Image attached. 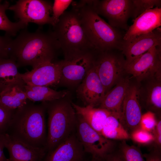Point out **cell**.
<instances>
[{"label":"cell","instance_id":"1","mask_svg":"<svg viewBox=\"0 0 161 161\" xmlns=\"http://www.w3.org/2000/svg\"><path fill=\"white\" fill-rule=\"evenodd\" d=\"M60 50L52 30L44 32L39 28L30 32L26 28L13 39L10 58L16 62L18 67L30 66L34 68L45 63L54 62Z\"/></svg>","mask_w":161,"mask_h":161},{"label":"cell","instance_id":"2","mask_svg":"<svg viewBox=\"0 0 161 161\" xmlns=\"http://www.w3.org/2000/svg\"><path fill=\"white\" fill-rule=\"evenodd\" d=\"M30 101L15 111L6 133L32 146L46 148L45 107L42 102L38 104Z\"/></svg>","mask_w":161,"mask_h":161},{"label":"cell","instance_id":"3","mask_svg":"<svg viewBox=\"0 0 161 161\" xmlns=\"http://www.w3.org/2000/svg\"><path fill=\"white\" fill-rule=\"evenodd\" d=\"M73 6L77 9L84 33L96 50L122 51L125 33L102 18L94 10L92 0L80 1Z\"/></svg>","mask_w":161,"mask_h":161},{"label":"cell","instance_id":"4","mask_svg":"<svg viewBox=\"0 0 161 161\" xmlns=\"http://www.w3.org/2000/svg\"><path fill=\"white\" fill-rule=\"evenodd\" d=\"M69 95L60 99L42 102L48 115L46 145L47 153L76 131L77 114Z\"/></svg>","mask_w":161,"mask_h":161},{"label":"cell","instance_id":"5","mask_svg":"<svg viewBox=\"0 0 161 161\" xmlns=\"http://www.w3.org/2000/svg\"><path fill=\"white\" fill-rule=\"evenodd\" d=\"M52 30L64 57L95 50L84 33L78 12L73 6L64 12Z\"/></svg>","mask_w":161,"mask_h":161},{"label":"cell","instance_id":"6","mask_svg":"<svg viewBox=\"0 0 161 161\" xmlns=\"http://www.w3.org/2000/svg\"><path fill=\"white\" fill-rule=\"evenodd\" d=\"M126 64L125 58L121 51H97L95 66L105 94L127 75Z\"/></svg>","mask_w":161,"mask_h":161},{"label":"cell","instance_id":"7","mask_svg":"<svg viewBox=\"0 0 161 161\" xmlns=\"http://www.w3.org/2000/svg\"><path fill=\"white\" fill-rule=\"evenodd\" d=\"M97 52L93 49L64 57L60 61L58 85L70 88L78 86L94 65Z\"/></svg>","mask_w":161,"mask_h":161},{"label":"cell","instance_id":"8","mask_svg":"<svg viewBox=\"0 0 161 161\" xmlns=\"http://www.w3.org/2000/svg\"><path fill=\"white\" fill-rule=\"evenodd\" d=\"M77 116L76 132L86 153L100 160L114 149L117 143L106 138L92 128L81 116Z\"/></svg>","mask_w":161,"mask_h":161},{"label":"cell","instance_id":"9","mask_svg":"<svg viewBox=\"0 0 161 161\" xmlns=\"http://www.w3.org/2000/svg\"><path fill=\"white\" fill-rule=\"evenodd\" d=\"M53 4L44 0H19L10 6L8 9L13 11L16 18L28 24L29 23L40 25L54 24L51 14Z\"/></svg>","mask_w":161,"mask_h":161},{"label":"cell","instance_id":"10","mask_svg":"<svg viewBox=\"0 0 161 161\" xmlns=\"http://www.w3.org/2000/svg\"><path fill=\"white\" fill-rule=\"evenodd\" d=\"M131 0H92L97 13L105 18L112 27L126 30L131 16Z\"/></svg>","mask_w":161,"mask_h":161},{"label":"cell","instance_id":"11","mask_svg":"<svg viewBox=\"0 0 161 161\" xmlns=\"http://www.w3.org/2000/svg\"><path fill=\"white\" fill-rule=\"evenodd\" d=\"M125 71L137 82L161 75V46L152 47L130 63L126 64Z\"/></svg>","mask_w":161,"mask_h":161},{"label":"cell","instance_id":"12","mask_svg":"<svg viewBox=\"0 0 161 161\" xmlns=\"http://www.w3.org/2000/svg\"><path fill=\"white\" fill-rule=\"evenodd\" d=\"M138 84L131 77L122 107L120 121L130 134L140 128L142 115L138 95Z\"/></svg>","mask_w":161,"mask_h":161},{"label":"cell","instance_id":"13","mask_svg":"<svg viewBox=\"0 0 161 161\" xmlns=\"http://www.w3.org/2000/svg\"><path fill=\"white\" fill-rule=\"evenodd\" d=\"M0 140L8 151L10 161H43L47 154L45 147L32 146L7 133L0 134Z\"/></svg>","mask_w":161,"mask_h":161},{"label":"cell","instance_id":"14","mask_svg":"<svg viewBox=\"0 0 161 161\" xmlns=\"http://www.w3.org/2000/svg\"><path fill=\"white\" fill-rule=\"evenodd\" d=\"M60 61L41 64L30 71L21 73L26 85L37 86H55L59 84L61 77Z\"/></svg>","mask_w":161,"mask_h":161},{"label":"cell","instance_id":"15","mask_svg":"<svg viewBox=\"0 0 161 161\" xmlns=\"http://www.w3.org/2000/svg\"><path fill=\"white\" fill-rule=\"evenodd\" d=\"M77 97L85 106H98L105 94L104 87L96 71L95 63L76 91Z\"/></svg>","mask_w":161,"mask_h":161},{"label":"cell","instance_id":"16","mask_svg":"<svg viewBox=\"0 0 161 161\" xmlns=\"http://www.w3.org/2000/svg\"><path fill=\"white\" fill-rule=\"evenodd\" d=\"M137 83L141 107L143 106L148 111L161 117V75L149 77Z\"/></svg>","mask_w":161,"mask_h":161},{"label":"cell","instance_id":"17","mask_svg":"<svg viewBox=\"0 0 161 161\" xmlns=\"http://www.w3.org/2000/svg\"><path fill=\"white\" fill-rule=\"evenodd\" d=\"M161 46V28L138 36L129 41H125L122 52L126 64L144 54L154 47Z\"/></svg>","mask_w":161,"mask_h":161},{"label":"cell","instance_id":"18","mask_svg":"<svg viewBox=\"0 0 161 161\" xmlns=\"http://www.w3.org/2000/svg\"><path fill=\"white\" fill-rule=\"evenodd\" d=\"M85 153L75 131L47 153L43 161H85Z\"/></svg>","mask_w":161,"mask_h":161},{"label":"cell","instance_id":"19","mask_svg":"<svg viewBox=\"0 0 161 161\" xmlns=\"http://www.w3.org/2000/svg\"><path fill=\"white\" fill-rule=\"evenodd\" d=\"M125 32L123 40L129 41L139 35L153 31L161 26V8L147 10L133 20Z\"/></svg>","mask_w":161,"mask_h":161},{"label":"cell","instance_id":"20","mask_svg":"<svg viewBox=\"0 0 161 161\" xmlns=\"http://www.w3.org/2000/svg\"><path fill=\"white\" fill-rule=\"evenodd\" d=\"M131 77L126 75L105 95L98 107L121 114L122 105Z\"/></svg>","mask_w":161,"mask_h":161},{"label":"cell","instance_id":"21","mask_svg":"<svg viewBox=\"0 0 161 161\" xmlns=\"http://www.w3.org/2000/svg\"><path fill=\"white\" fill-rule=\"evenodd\" d=\"M24 82L14 84L0 93V106L16 111L27 102Z\"/></svg>","mask_w":161,"mask_h":161},{"label":"cell","instance_id":"22","mask_svg":"<svg viewBox=\"0 0 161 161\" xmlns=\"http://www.w3.org/2000/svg\"><path fill=\"white\" fill-rule=\"evenodd\" d=\"M72 105L76 114L81 116L92 128L102 135L104 123L111 112L89 105L82 106L72 102Z\"/></svg>","mask_w":161,"mask_h":161},{"label":"cell","instance_id":"23","mask_svg":"<svg viewBox=\"0 0 161 161\" xmlns=\"http://www.w3.org/2000/svg\"><path fill=\"white\" fill-rule=\"evenodd\" d=\"M18 68L13 60L0 58V93L14 84L24 82Z\"/></svg>","mask_w":161,"mask_h":161},{"label":"cell","instance_id":"24","mask_svg":"<svg viewBox=\"0 0 161 161\" xmlns=\"http://www.w3.org/2000/svg\"><path fill=\"white\" fill-rule=\"evenodd\" d=\"M25 93L28 100L36 101H49L63 98L69 92L66 90L57 91L48 86L30 85L25 86Z\"/></svg>","mask_w":161,"mask_h":161},{"label":"cell","instance_id":"25","mask_svg":"<svg viewBox=\"0 0 161 161\" xmlns=\"http://www.w3.org/2000/svg\"><path fill=\"white\" fill-rule=\"evenodd\" d=\"M120 114L111 112L104 123L102 136L112 140H126L130 139V134L120 121Z\"/></svg>","mask_w":161,"mask_h":161},{"label":"cell","instance_id":"26","mask_svg":"<svg viewBox=\"0 0 161 161\" xmlns=\"http://www.w3.org/2000/svg\"><path fill=\"white\" fill-rule=\"evenodd\" d=\"M10 6L9 2L0 0V30L5 32V34L10 37L15 36L17 32L27 28L28 24L18 21L13 22L7 17L6 12Z\"/></svg>","mask_w":161,"mask_h":161},{"label":"cell","instance_id":"27","mask_svg":"<svg viewBox=\"0 0 161 161\" xmlns=\"http://www.w3.org/2000/svg\"><path fill=\"white\" fill-rule=\"evenodd\" d=\"M117 146L125 161H145L138 147L129 145L125 140L120 141Z\"/></svg>","mask_w":161,"mask_h":161},{"label":"cell","instance_id":"28","mask_svg":"<svg viewBox=\"0 0 161 161\" xmlns=\"http://www.w3.org/2000/svg\"><path fill=\"white\" fill-rule=\"evenodd\" d=\"M131 16L133 20L147 10L161 7L160 0H131Z\"/></svg>","mask_w":161,"mask_h":161},{"label":"cell","instance_id":"29","mask_svg":"<svg viewBox=\"0 0 161 161\" xmlns=\"http://www.w3.org/2000/svg\"><path fill=\"white\" fill-rule=\"evenodd\" d=\"M130 138L140 145H147L154 142L152 134L140 128L133 131L130 134Z\"/></svg>","mask_w":161,"mask_h":161},{"label":"cell","instance_id":"30","mask_svg":"<svg viewBox=\"0 0 161 161\" xmlns=\"http://www.w3.org/2000/svg\"><path fill=\"white\" fill-rule=\"evenodd\" d=\"M73 1L72 0H55L52 7V18L54 25L58 22L61 15Z\"/></svg>","mask_w":161,"mask_h":161},{"label":"cell","instance_id":"31","mask_svg":"<svg viewBox=\"0 0 161 161\" xmlns=\"http://www.w3.org/2000/svg\"><path fill=\"white\" fill-rule=\"evenodd\" d=\"M157 122L155 114L152 112L148 111L142 115L140 123V128L151 133L155 127Z\"/></svg>","mask_w":161,"mask_h":161},{"label":"cell","instance_id":"32","mask_svg":"<svg viewBox=\"0 0 161 161\" xmlns=\"http://www.w3.org/2000/svg\"><path fill=\"white\" fill-rule=\"evenodd\" d=\"M15 111L0 106V135L7 133Z\"/></svg>","mask_w":161,"mask_h":161},{"label":"cell","instance_id":"33","mask_svg":"<svg viewBox=\"0 0 161 161\" xmlns=\"http://www.w3.org/2000/svg\"><path fill=\"white\" fill-rule=\"evenodd\" d=\"M12 40L6 34L0 36V58H10Z\"/></svg>","mask_w":161,"mask_h":161},{"label":"cell","instance_id":"34","mask_svg":"<svg viewBox=\"0 0 161 161\" xmlns=\"http://www.w3.org/2000/svg\"><path fill=\"white\" fill-rule=\"evenodd\" d=\"M99 161H125L119 150L117 144L114 149Z\"/></svg>","mask_w":161,"mask_h":161},{"label":"cell","instance_id":"35","mask_svg":"<svg viewBox=\"0 0 161 161\" xmlns=\"http://www.w3.org/2000/svg\"><path fill=\"white\" fill-rule=\"evenodd\" d=\"M143 155L145 161H161V148L155 146L149 153Z\"/></svg>","mask_w":161,"mask_h":161},{"label":"cell","instance_id":"36","mask_svg":"<svg viewBox=\"0 0 161 161\" xmlns=\"http://www.w3.org/2000/svg\"><path fill=\"white\" fill-rule=\"evenodd\" d=\"M154 137L155 145L161 148V118L157 120L154 129L152 132Z\"/></svg>","mask_w":161,"mask_h":161},{"label":"cell","instance_id":"37","mask_svg":"<svg viewBox=\"0 0 161 161\" xmlns=\"http://www.w3.org/2000/svg\"><path fill=\"white\" fill-rule=\"evenodd\" d=\"M4 147L0 140V161H10L9 159L5 156L4 153Z\"/></svg>","mask_w":161,"mask_h":161},{"label":"cell","instance_id":"38","mask_svg":"<svg viewBox=\"0 0 161 161\" xmlns=\"http://www.w3.org/2000/svg\"><path fill=\"white\" fill-rule=\"evenodd\" d=\"M90 161H99V160L95 158H92L91 160Z\"/></svg>","mask_w":161,"mask_h":161}]
</instances>
